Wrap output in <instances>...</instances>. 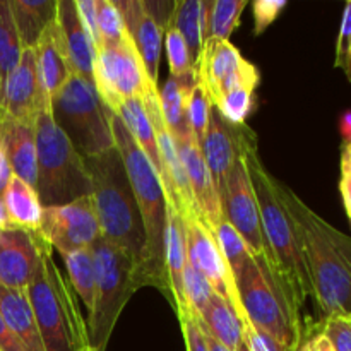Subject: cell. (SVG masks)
Here are the masks:
<instances>
[{
    "label": "cell",
    "mask_w": 351,
    "mask_h": 351,
    "mask_svg": "<svg viewBox=\"0 0 351 351\" xmlns=\"http://www.w3.org/2000/svg\"><path fill=\"white\" fill-rule=\"evenodd\" d=\"M0 149L12 175L36 191L38 160L34 125H27L0 112Z\"/></svg>",
    "instance_id": "cell-21"
},
{
    "label": "cell",
    "mask_w": 351,
    "mask_h": 351,
    "mask_svg": "<svg viewBox=\"0 0 351 351\" xmlns=\"http://www.w3.org/2000/svg\"><path fill=\"white\" fill-rule=\"evenodd\" d=\"M213 233H215L219 250H221L223 257H225L226 264H228L230 271L235 278L243 269V266L249 263L250 257H254L252 252L247 247L245 240L237 233V230L226 219H223Z\"/></svg>",
    "instance_id": "cell-35"
},
{
    "label": "cell",
    "mask_w": 351,
    "mask_h": 351,
    "mask_svg": "<svg viewBox=\"0 0 351 351\" xmlns=\"http://www.w3.org/2000/svg\"><path fill=\"white\" fill-rule=\"evenodd\" d=\"M213 103L209 99L208 93L201 84H195L192 89L191 96H189L187 103V122L189 129H191L192 136L195 137L199 144L204 139L206 132H208L209 125V115H211Z\"/></svg>",
    "instance_id": "cell-37"
},
{
    "label": "cell",
    "mask_w": 351,
    "mask_h": 351,
    "mask_svg": "<svg viewBox=\"0 0 351 351\" xmlns=\"http://www.w3.org/2000/svg\"><path fill=\"white\" fill-rule=\"evenodd\" d=\"M75 9H77L79 17L88 31L95 48H101V38H99L98 29V17H96V2L95 0H75Z\"/></svg>",
    "instance_id": "cell-43"
},
{
    "label": "cell",
    "mask_w": 351,
    "mask_h": 351,
    "mask_svg": "<svg viewBox=\"0 0 351 351\" xmlns=\"http://www.w3.org/2000/svg\"><path fill=\"white\" fill-rule=\"evenodd\" d=\"M321 331L331 343L335 351H351V317L350 315H335L322 319Z\"/></svg>",
    "instance_id": "cell-39"
},
{
    "label": "cell",
    "mask_w": 351,
    "mask_h": 351,
    "mask_svg": "<svg viewBox=\"0 0 351 351\" xmlns=\"http://www.w3.org/2000/svg\"><path fill=\"white\" fill-rule=\"evenodd\" d=\"M235 351H250L249 345H247V341H245V339L242 338V341L239 343V346H237V350H235Z\"/></svg>",
    "instance_id": "cell-53"
},
{
    "label": "cell",
    "mask_w": 351,
    "mask_h": 351,
    "mask_svg": "<svg viewBox=\"0 0 351 351\" xmlns=\"http://www.w3.org/2000/svg\"><path fill=\"white\" fill-rule=\"evenodd\" d=\"M252 130L242 123V125H233L230 123L218 110L213 106L211 115H209L208 132L204 139L199 144L208 165L211 177L215 180L216 192L221 199L226 187V178L230 171L233 170L239 158L242 156L243 144L252 136ZM221 202V201H219Z\"/></svg>",
    "instance_id": "cell-16"
},
{
    "label": "cell",
    "mask_w": 351,
    "mask_h": 351,
    "mask_svg": "<svg viewBox=\"0 0 351 351\" xmlns=\"http://www.w3.org/2000/svg\"><path fill=\"white\" fill-rule=\"evenodd\" d=\"M195 84H197L195 74L182 75V77L170 75L160 89L161 117L171 136H184L191 132L187 122V103Z\"/></svg>",
    "instance_id": "cell-29"
},
{
    "label": "cell",
    "mask_w": 351,
    "mask_h": 351,
    "mask_svg": "<svg viewBox=\"0 0 351 351\" xmlns=\"http://www.w3.org/2000/svg\"><path fill=\"white\" fill-rule=\"evenodd\" d=\"M96 2V17H98L99 38L103 45L122 43L129 38L125 23L120 14L119 7L112 0H95Z\"/></svg>",
    "instance_id": "cell-36"
},
{
    "label": "cell",
    "mask_w": 351,
    "mask_h": 351,
    "mask_svg": "<svg viewBox=\"0 0 351 351\" xmlns=\"http://www.w3.org/2000/svg\"><path fill=\"white\" fill-rule=\"evenodd\" d=\"M185 263H187V250H185L184 223H182L180 215L168 204L167 240H165V266H167L168 283H170L171 305H173V308L177 311L178 319L187 315L184 302V288H182Z\"/></svg>",
    "instance_id": "cell-22"
},
{
    "label": "cell",
    "mask_w": 351,
    "mask_h": 351,
    "mask_svg": "<svg viewBox=\"0 0 351 351\" xmlns=\"http://www.w3.org/2000/svg\"><path fill=\"white\" fill-rule=\"evenodd\" d=\"M10 225L26 232L38 233L43 218V204L31 185L12 175L2 194Z\"/></svg>",
    "instance_id": "cell-27"
},
{
    "label": "cell",
    "mask_w": 351,
    "mask_h": 351,
    "mask_svg": "<svg viewBox=\"0 0 351 351\" xmlns=\"http://www.w3.org/2000/svg\"><path fill=\"white\" fill-rule=\"evenodd\" d=\"M341 175L351 177V139L345 141L341 151Z\"/></svg>",
    "instance_id": "cell-49"
},
{
    "label": "cell",
    "mask_w": 351,
    "mask_h": 351,
    "mask_svg": "<svg viewBox=\"0 0 351 351\" xmlns=\"http://www.w3.org/2000/svg\"><path fill=\"white\" fill-rule=\"evenodd\" d=\"M242 156L259 206L261 225L269 252V269L287 291L291 305L302 312L305 300L312 297L311 278L305 266L297 225L281 197V182L264 168L257 153L256 134L243 144Z\"/></svg>",
    "instance_id": "cell-2"
},
{
    "label": "cell",
    "mask_w": 351,
    "mask_h": 351,
    "mask_svg": "<svg viewBox=\"0 0 351 351\" xmlns=\"http://www.w3.org/2000/svg\"><path fill=\"white\" fill-rule=\"evenodd\" d=\"M173 26L184 38L189 48L192 69L197 67L202 47L206 43V24H208V0H177L170 17Z\"/></svg>",
    "instance_id": "cell-26"
},
{
    "label": "cell",
    "mask_w": 351,
    "mask_h": 351,
    "mask_svg": "<svg viewBox=\"0 0 351 351\" xmlns=\"http://www.w3.org/2000/svg\"><path fill=\"white\" fill-rule=\"evenodd\" d=\"M297 351H335L329 339L322 335L321 328L317 329H304L302 341Z\"/></svg>",
    "instance_id": "cell-45"
},
{
    "label": "cell",
    "mask_w": 351,
    "mask_h": 351,
    "mask_svg": "<svg viewBox=\"0 0 351 351\" xmlns=\"http://www.w3.org/2000/svg\"><path fill=\"white\" fill-rule=\"evenodd\" d=\"M45 351H79L89 346L88 328L75 297L51 259V247L43 240L36 274L26 288Z\"/></svg>",
    "instance_id": "cell-5"
},
{
    "label": "cell",
    "mask_w": 351,
    "mask_h": 351,
    "mask_svg": "<svg viewBox=\"0 0 351 351\" xmlns=\"http://www.w3.org/2000/svg\"><path fill=\"white\" fill-rule=\"evenodd\" d=\"M23 55L9 0H0V91Z\"/></svg>",
    "instance_id": "cell-32"
},
{
    "label": "cell",
    "mask_w": 351,
    "mask_h": 351,
    "mask_svg": "<svg viewBox=\"0 0 351 351\" xmlns=\"http://www.w3.org/2000/svg\"><path fill=\"white\" fill-rule=\"evenodd\" d=\"M48 105L50 99L41 86L34 48H26L0 91V112L27 125H34L38 115Z\"/></svg>",
    "instance_id": "cell-15"
},
{
    "label": "cell",
    "mask_w": 351,
    "mask_h": 351,
    "mask_svg": "<svg viewBox=\"0 0 351 351\" xmlns=\"http://www.w3.org/2000/svg\"><path fill=\"white\" fill-rule=\"evenodd\" d=\"M9 228H12V225H10L9 216H7V211H5V206H3L2 197H0V232Z\"/></svg>",
    "instance_id": "cell-52"
},
{
    "label": "cell",
    "mask_w": 351,
    "mask_h": 351,
    "mask_svg": "<svg viewBox=\"0 0 351 351\" xmlns=\"http://www.w3.org/2000/svg\"><path fill=\"white\" fill-rule=\"evenodd\" d=\"M336 69L345 72L346 79L351 82V2L345 5L343 10L341 27H339L338 43H336Z\"/></svg>",
    "instance_id": "cell-40"
},
{
    "label": "cell",
    "mask_w": 351,
    "mask_h": 351,
    "mask_svg": "<svg viewBox=\"0 0 351 351\" xmlns=\"http://www.w3.org/2000/svg\"><path fill=\"white\" fill-rule=\"evenodd\" d=\"M0 351H26L23 343L17 339V336L5 324L2 314H0Z\"/></svg>",
    "instance_id": "cell-46"
},
{
    "label": "cell",
    "mask_w": 351,
    "mask_h": 351,
    "mask_svg": "<svg viewBox=\"0 0 351 351\" xmlns=\"http://www.w3.org/2000/svg\"><path fill=\"white\" fill-rule=\"evenodd\" d=\"M50 112L82 158L103 154L115 147L110 125L112 112L103 105L93 81L72 74L50 99Z\"/></svg>",
    "instance_id": "cell-9"
},
{
    "label": "cell",
    "mask_w": 351,
    "mask_h": 351,
    "mask_svg": "<svg viewBox=\"0 0 351 351\" xmlns=\"http://www.w3.org/2000/svg\"><path fill=\"white\" fill-rule=\"evenodd\" d=\"M180 324L187 351H208L201 329H199V326L191 317H180Z\"/></svg>",
    "instance_id": "cell-44"
},
{
    "label": "cell",
    "mask_w": 351,
    "mask_h": 351,
    "mask_svg": "<svg viewBox=\"0 0 351 351\" xmlns=\"http://www.w3.org/2000/svg\"><path fill=\"white\" fill-rule=\"evenodd\" d=\"M199 329H201L202 336H204V341H206V346H208V351H232V350L226 348L223 343H219L215 336L209 335L204 328H199Z\"/></svg>",
    "instance_id": "cell-50"
},
{
    "label": "cell",
    "mask_w": 351,
    "mask_h": 351,
    "mask_svg": "<svg viewBox=\"0 0 351 351\" xmlns=\"http://www.w3.org/2000/svg\"><path fill=\"white\" fill-rule=\"evenodd\" d=\"M0 314L26 351H45L43 339L26 291L0 287Z\"/></svg>",
    "instance_id": "cell-23"
},
{
    "label": "cell",
    "mask_w": 351,
    "mask_h": 351,
    "mask_svg": "<svg viewBox=\"0 0 351 351\" xmlns=\"http://www.w3.org/2000/svg\"><path fill=\"white\" fill-rule=\"evenodd\" d=\"M23 50L36 47L41 34L57 16L55 0H9Z\"/></svg>",
    "instance_id": "cell-28"
},
{
    "label": "cell",
    "mask_w": 351,
    "mask_h": 351,
    "mask_svg": "<svg viewBox=\"0 0 351 351\" xmlns=\"http://www.w3.org/2000/svg\"><path fill=\"white\" fill-rule=\"evenodd\" d=\"M34 55H36V65L43 91L47 98L51 99L72 75L71 65H69L67 58L62 53V48L58 45L55 21L38 40L36 47H34Z\"/></svg>",
    "instance_id": "cell-25"
},
{
    "label": "cell",
    "mask_w": 351,
    "mask_h": 351,
    "mask_svg": "<svg viewBox=\"0 0 351 351\" xmlns=\"http://www.w3.org/2000/svg\"><path fill=\"white\" fill-rule=\"evenodd\" d=\"M55 29H57L58 45L71 65L72 74L93 81L96 48L79 17L75 0H58Z\"/></svg>",
    "instance_id": "cell-19"
},
{
    "label": "cell",
    "mask_w": 351,
    "mask_h": 351,
    "mask_svg": "<svg viewBox=\"0 0 351 351\" xmlns=\"http://www.w3.org/2000/svg\"><path fill=\"white\" fill-rule=\"evenodd\" d=\"M195 75L199 84L208 93L213 106L239 89L256 91L261 79L256 65L245 60L239 48L228 40L206 41Z\"/></svg>",
    "instance_id": "cell-11"
},
{
    "label": "cell",
    "mask_w": 351,
    "mask_h": 351,
    "mask_svg": "<svg viewBox=\"0 0 351 351\" xmlns=\"http://www.w3.org/2000/svg\"><path fill=\"white\" fill-rule=\"evenodd\" d=\"M91 250L96 290L89 312L88 338L93 350L105 351L123 307L141 287H146V281L137 261L103 237L93 243Z\"/></svg>",
    "instance_id": "cell-6"
},
{
    "label": "cell",
    "mask_w": 351,
    "mask_h": 351,
    "mask_svg": "<svg viewBox=\"0 0 351 351\" xmlns=\"http://www.w3.org/2000/svg\"><path fill=\"white\" fill-rule=\"evenodd\" d=\"M341 134L345 137V141L351 139V112L345 113L341 117Z\"/></svg>",
    "instance_id": "cell-51"
},
{
    "label": "cell",
    "mask_w": 351,
    "mask_h": 351,
    "mask_svg": "<svg viewBox=\"0 0 351 351\" xmlns=\"http://www.w3.org/2000/svg\"><path fill=\"white\" fill-rule=\"evenodd\" d=\"M247 0H208L206 41L228 40L240 23Z\"/></svg>",
    "instance_id": "cell-33"
},
{
    "label": "cell",
    "mask_w": 351,
    "mask_h": 351,
    "mask_svg": "<svg viewBox=\"0 0 351 351\" xmlns=\"http://www.w3.org/2000/svg\"><path fill=\"white\" fill-rule=\"evenodd\" d=\"M280 191L300 235L312 297L322 319L351 317V239L312 211L287 185L281 184Z\"/></svg>",
    "instance_id": "cell-1"
},
{
    "label": "cell",
    "mask_w": 351,
    "mask_h": 351,
    "mask_svg": "<svg viewBox=\"0 0 351 351\" xmlns=\"http://www.w3.org/2000/svg\"><path fill=\"white\" fill-rule=\"evenodd\" d=\"M93 82L103 105L117 113L123 101L132 98H144L151 89H158L147 79L146 69L130 40L117 45H103L96 50Z\"/></svg>",
    "instance_id": "cell-10"
},
{
    "label": "cell",
    "mask_w": 351,
    "mask_h": 351,
    "mask_svg": "<svg viewBox=\"0 0 351 351\" xmlns=\"http://www.w3.org/2000/svg\"><path fill=\"white\" fill-rule=\"evenodd\" d=\"M165 31H167L165 47H167L168 64H170V75L182 77V75L195 74L191 64V57H189V48L182 34L170 24H168Z\"/></svg>",
    "instance_id": "cell-38"
},
{
    "label": "cell",
    "mask_w": 351,
    "mask_h": 351,
    "mask_svg": "<svg viewBox=\"0 0 351 351\" xmlns=\"http://www.w3.org/2000/svg\"><path fill=\"white\" fill-rule=\"evenodd\" d=\"M346 215H348V218H350V223H351V213H346Z\"/></svg>",
    "instance_id": "cell-55"
},
{
    "label": "cell",
    "mask_w": 351,
    "mask_h": 351,
    "mask_svg": "<svg viewBox=\"0 0 351 351\" xmlns=\"http://www.w3.org/2000/svg\"><path fill=\"white\" fill-rule=\"evenodd\" d=\"M115 115L122 120L125 129L129 130V134L137 143V146L143 149V153L146 154L147 160L151 161V165H153V168L156 170L158 177H160L161 184H163V189H165L167 175H165L163 161H161L160 149H158L156 132H154L153 122H151L146 106H144V99L143 98L127 99V101H123L122 105L119 106Z\"/></svg>",
    "instance_id": "cell-24"
},
{
    "label": "cell",
    "mask_w": 351,
    "mask_h": 351,
    "mask_svg": "<svg viewBox=\"0 0 351 351\" xmlns=\"http://www.w3.org/2000/svg\"><path fill=\"white\" fill-rule=\"evenodd\" d=\"M43 239L12 226L0 232V287L26 291L41 261Z\"/></svg>",
    "instance_id": "cell-17"
},
{
    "label": "cell",
    "mask_w": 351,
    "mask_h": 351,
    "mask_svg": "<svg viewBox=\"0 0 351 351\" xmlns=\"http://www.w3.org/2000/svg\"><path fill=\"white\" fill-rule=\"evenodd\" d=\"M288 5L287 0H256L254 2V19H256V29L254 33L261 34L276 21L281 10Z\"/></svg>",
    "instance_id": "cell-41"
},
{
    "label": "cell",
    "mask_w": 351,
    "mask_h": 351,
    "mask_svg": "<svg viewBox=\"0 0 351 351\" xmlns=\"http://www.w3.org/2000/svg\"><path fill=\"white\" fill-rule=\"evenodd\" d=\"M38 235L62 256L93 247L101 237L93 195H84L64 206L45 208Z\"/></svg>",
    "instance_id": "cell-12"
},
{
    "label": "cell",
    "mask_w": 351,
    "mask_h": 351,
    "mask_svg": "<svg viewBox=\"0 0 351 351\" xmlns=\"http://www.w3.org/2000/svg\"><path fill=\"white\" fill-rule=\"evenodd\" d=\"M84 167L91 182V195L101 237L132 256L144 276L146 232L122 156L113 147L103 154L84 158Z\"/></svg>",
    "instance_id": "cell-3"
},
{
    "label": "cell",
    "mask_w": 351,
    "mask_h": 351,
    "mask_svg": "<svg viewBox=\"0 0 351 351\" xmlns=\"http://www.w3.org/2000/svg\"><path fill=\"white\" fill-rule=\"evenodd\" d=\"M237 293L247 321L290 351L298 348L304 335L300 312L269 267L250 257L235 278Z\"/></svg>",
    "instance_id": "cell-7"
},
{
    "label": "cell",
    "mask_w": 351,
    "mask_h": 351,
    "mask_svg": "<svg viewBox=\"0 0 351 351\" xmlns=\"http://www.w3.org/2000/svg\"><path fill=\"white\" fill-rule=\"evenodd\" d=\"M110 125H112L115 147L122 156L130 187H132L141 216H143L144 232H146V263H144L146 285L156 287L171 302L170 283H168L167 266H165L168 201L163 184L151 161L137 146L134 137L115 113L110 117Z\"/></svg>",
    "instance_id": "cell-4"
},
{
    "label": "cell",
    "mask_w": 351,
    "mask_h": 351,
    "mask_svg": "<svg viewBox=\"0 0 351 351\" xmlns=\"http://www.w3.org/2000/svg\"><path fill=\"white\" fill-rule=\"evenodd\" d=\"M64 259L69 271V281H71L75 295L81 298L86 308L91 312L93 304H95L96 290L95 256H93L91 247L89 249H81L64 254Z\"/></svg>",
    "instance_id": "cell-31"
},
{
    "label": "cell",
    "mask_w": 351,
    "mask_h": 351,
    "mask_svg": "<svg viewBox=\"0 0 351 351\" xmlns=\"http://www.w3.org/2000/svg\"><path fill=\"white\" fill-rule=\"evenodd\" d=\"M219 201H221L223 218L245 240L252 256L257 261H263L269 267V252H267L263 225H261L259 206H257V199L254 194L252 184H250L243 156L239 158L233 170L230 171L225 192Z\"/></svg>",
    "instance_id": "cell-13"
},
{
    "label": "cell",
    "mask_w": 351,
    "mask_h": 351,
    "mask_svg": "<svg viewBox=\"0 0 351 351\" xmlns=\"http://www.w3.org/2000/svg\"><path fill=\"white\" fill-rule=\"evenodd\" d=\"M10 177H12V170H10L9 163H7L5 156H3L2 149H0V197H2L7 184H9Z\"/></svg>",
    "instance_id": "cell-47"
},
{
    "label": "cell",
    "mask_w": 351,
    "mask_h": 351,
    "mask_svg": "<svg viewBox=\"0 0 351 351\" xmlns=\"http://www.w3.org/2000/svg\"><path fill=\"white\" fill-rule=\"evenodd\" d=\"M195 324L199 328H204L209 335L215 336L219 343H223L232 351L237 350L243 338V326L235 308L218 293H213L201 321H197Z\"/></svg>",
    "instance_id": "cell-30"
},
{
    "label": "cell",
    "mask_w": 351,
    "mask_h": 351,
    "mask_svg": "<svg viewBox=\"0 0 351 351\" xmlns=\"http://www.w3.org/2000/svg\"><path fill=\"white\" fill-rule=\"evenodd\" d=\"M79 351H95V350H93L91 346H84V348H81Z\"/></svg>",
    "instance_id": "cell-54"
},
{
    "label": "cell",
    "mask_w": 351,
    "mask_h": 351,
    "mask_svg": "<svg viewBox=\"0 0 351 351\" xmlns=\"http://www.w3.org/2000/svg\"><path fill=\"white\" fill-rule=\"evenodd\" d=\"M339 192H341L346 213H351V177L350 175H341V180H339Z\"/></svg>",
    "instance_id": "cell-48"
},
{
    "label": "cell",
    "mask_w": 351,
    "mask_h": 351,
    "mask_svg": "<svg viewBox=\"0 0 351 351\" xmlns=\"http://www.w3.org/2000/svg\"><path fill=\"white\" fill-rule=\"evenodd\" d=\"M182 288H184V302H185V311L192 321H201L202 314H204L206 307H208L209 300L213 297V288L211 285L206 281L202 274H199L191 263H185L184 269V280H182Z\"/></svg>",
    "instance_id": "cell-34"
},
{
    "label": "cell",
    "mask_w": 351,
    "mask_h": 351,
    "mask_svg": "<svg viewBox=\"0 0 351 351\" xmlns=\"http://www.w3.org/2000/svg\"><path fill=\"white\" fill-rule=\"evenodd\" d=\"M182 223H184L187 261L191 263V266L206 278L215 293L225 298L235 308L242 324L247 322L239 300V293H237L235 280H233L232 271L219 250L215 233L199 218H182Z\"/></svg>",
    "instance_id": "cell-14"
},
{
    "label": "cell",
    "mask_w": 351,
    "mask_h": 351,
    "mask_svg": "<svg viewBox=\"0 0 351 351\" xmlns=\"http://www.w3.org/2000/svg\"><path fill=\"white\" fill-rule=\"evenodd\" d=\"M177 143L178 153H180L182 163H184L185 173H187L189 184H191L192 197H194L201 219L211 232L223 221V209L219 202V195L216 192L215 180L211 177L208 165L199 143L192 132L184 136H173Z\"/></svg>",
    "instance_id": "cell-18"
},
{
    "label": "cell",
    "mask_w": 351,
    "mask_h": 351,
    "mask_svg": "<svg viewBox=\"0 0 351 351\" xmlns=\"http://www.w3.org/2000/svg\"><path fill=\"white\" fill-rule=\"evenodd\" d=\"M125 23L127 33L136 45V50L146 69L147 79L158 88V69L161 58V41L165 31L144 9L143 0H120L115 2Z\"/></svg>",
    "instance_id": "cell-20"
},
{
    "label": "cell",
    "mask_w": 351,
    "mask_h": 351,
    "mask_svg": "<svg viewBox=\"0 0 351 351\" xmlns=\"http://www.w3.org/2000/svg\"><path fill=\"white\" fill-rule=\"evenodd\" d=\"M38 184L36 192L43 208L64 206L84 195H91V182L84 158L74 149L51 117L50 105L34 122Z\"/></svg>",
    "instance_id": "cell-8"
},
{
    "label": "cell",
    "mask_w": 351,
    "mask_h": 351,
    "mask_svg": "<svg viewBox=\"0 0 351 351\" xmlns=\"http://www.w3.org/2000/svg\"><path fill=\"white\" fill-rule=\"evenodd\" d=\"M243 339L249 345L250 351H290L288 348H285L283 345L273 339L271 336L264 335L261 332L259 329L254 328L249 321L243 322ZM297 351V350H295Z\"/></svg>",
    "instance_id": "cell-42"
}]
</instances>
